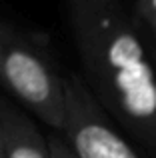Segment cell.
Returning <instances> with one entry per match:
<instances>
[{"instance_id": "obj_5", "label": "cell", "mask_w": 156, "mask_h": 158, "mask_svg": "<svg viewBox=\"0 0 156 158\" xmlns=\"http://www.w3.org/2000/svg\"><path fill=\"white\" fill-rule=\"evenodd\" d=\"M134 16L140 20V24L146 28L148 36L156 42V0H138L130 4Z\"/></svg>"}, {"instance_id": "obj_1", "label": "cell", "mask_w": 156, "mask_h": 158, "mask_svg": "<svg viewBox=\"0 0 156 158\" xmlns=\"http://www.w3.org/2000/svg\"><path fill=\"white\" fill-rule=\"evenodd\" d=\"M68 24L86 88L130 140L156 158V54L146 28L116 0H72Z\"/></svg>"}, {"instance_id": "obj_3", "label": "cell", "mask_w": 156, "mask_h": 158, "mask_svg": "<svg viewBox=\"0 0 156 158\" xmlns=\"http://www.w3.org/2000/svg\"><path fill=\"white\" fill-rule=\"evenodd\" d=\"M62 134L76 158H152L116 126L78 74L66 78Z\"/></svg>"}, {"instance_id": "obj_7", "label": "cell", "mask_w": 156, "mask_h": 158, "mask_svg": "<svg viewBox=\"0 0 156 158\" xmlns=\"http://www.w3.org/2000/svg\"><path fill=\"white\" fill-rule=\"evenodd\" d=\"M2 140H4V106L0 104V158H2Z\"/></svg>"}, {"instance_id": "obj_4", "label": "cell", "mask_w": 156, "mask_h": 158, "mask_svg": "<svg viewBox=\"0 0 156 158\" xmlns=\"http://www.w3.org/2000/svg\"><path fill=\"white\" fill-rule=\"evenodd\" d=\"M2 158H52L50 140L16 106H4Z\"/></svg>"}, {"instance_id": "obj_8", "label": "cell", "mask_w": 156, "mask_h": 158, "mask_svg": "<svg viewBox=\"0 0 156 158\" xmlns=\"http://www.w3.org/2000/svg\"><path fill=\"white\" fill-rule=\"evenodd\" d=\"M152 42H154V40H152ZM154 54H156V42H154Z\"/></svg>"}, {"instance_id": "obj_2", "label": "cell", "mask_w": 156, "mask_h": 158, "mask_svg": "<svg viewBox=\"0 0 156 158\" xmlns=\"http://www.w3.org/2000/svg\"><path fill=\"white\" fill-rule=\"evenodd\" d=\"M0 86L46 126L62 132L66 78L34 38L0 16Z\"/></svg>"}, {"instance_id": "obj_6", "label": "cell", "mask_w": 156, "mask_h": 158, "mask_svg": "<svg viewBox=\"0 0 156 158\" xmlns=\"http://www.w3.org/2000/svg\"><path fill=\"white\" fill-rule=\"evenodd\" d=\"M50 150H52V158H76L74 152L70 150V146L66 144V140L62 136H50Z\"/></svg>"}]
</instances>
